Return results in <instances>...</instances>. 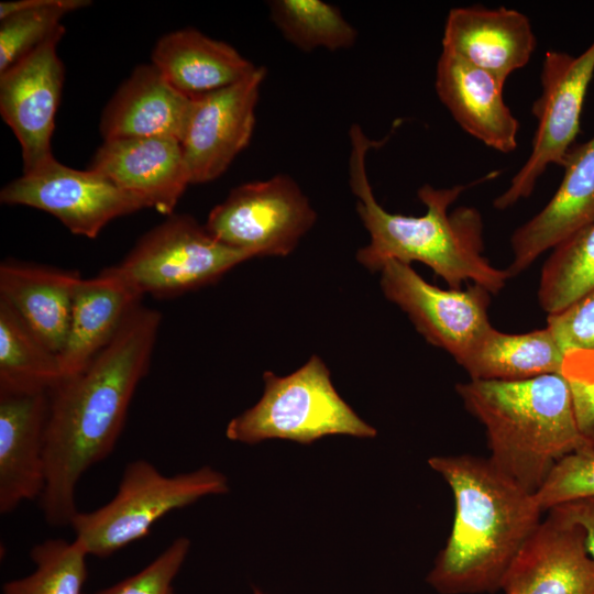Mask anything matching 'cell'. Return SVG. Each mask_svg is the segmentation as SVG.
<instances>
[{
    "label": "cell",
    "mask_w": 594,
    "mask_h": 594,
    "mask_svg": "<svg viewBox=\"0 0 594 594\" xmlns=\"http://www.w3.org/2000/svg\"><path fill=\"white\" fill-rule=\"evenodd\" d=\"M561 183L548 204L510 238L509 278L526 271L542 253L594 222V135L572 146Z\"/></svg>",
    "instance_id": "16"
},
{
    "label": "cell",
    "mask_w": 594,
    "mask_h": 594,
    "mask_svg": "<svg viewBox=\"0 0 594 594\" xmlns=\"http://www.w3.org/2000/svg\"><path fill=\"white\" fill-rule=\"evenodd\" d=\"M554 508L582 528L586 550L594 560V497L573 501Z\"/></svg>",
    "instance_id": "34"
},
{
    "label": "cell",
    "mask_w": 594,
    "mask_h": 594,
    "mask_svg": "<svg viewBox=\"0 0 594 594\" xmlns=\"http://www.w3.org/2000/svg\"><path fill=\"white\" fill-rule=\"evenodd\" d=\"M152 64L189 98L234 85L257 67L230 44L191 28L161 37L153 48Z\"/></svg>",
    "instance_id": "23"
},
{
    "label": "cell",
    "mask_w": 594,
    "mask_h": 594,
    "mask_svg": "<svg viewBox=\"0 0 594 594\" xmlns=\"http://www.w3.org/2000/svg\"><path fill=\"white\" fill-rule=\"evenodd\" d=\"M252 258L213 238L189 215H170L111 266L141 296L175 297L217 282Z\"/></svg>",
    "instance_id": "7"
},
{
    "label": "cell",
    "mask_w": 594,
    "mask_h": 594,
    "mask_svg": "<svg viewBox=\"0 0 594 594\" xmlns=\"http://www.w3.org/2000/svg\"><path fill=\"white\" fill-rule=\"evenodd\" d=\"M455 389L485 428L488 459L532 494L562 458L585 447L561 374L514 382L470 380Z\"/></svg>",
    "instance_id": "4"
},
{
    "label": "cell",
    "mask_w": 594,
    "mask_h": 594,
    "mask_svg": "<svg viewBox=\"0 0 594 594\" xmlns=\"http://www.w3.org/2000/svg\"><path fill=\"white\" fill-rule=\"evenodd\" d=\"M88 552L80 540L47 539L30 552L34 571L3 584V594H82Z\"/></svg>",
    "instance_id": "29"
},
{
    "label": "cell",
    "mask_w": 594,
    "mask_h": 594,
    "mask_svg": "<svg viewBox=\"0 0 594 594\" xmlns=\"http://www.w3.org/2000/svg\"><path fill=\"white\" fill-rule=\"evenodd\" d=\"M569 383L578 428L585 447L594 449V378H565Z\"/></svg>",
    "instance_id": "33"
},
{
    "label": "cell",
    "mask_w": 594,
    "mask_h": 594,
    "mask_svg": "<svg viewBox=\"0 0 594 594\" xmlns=\"http://www.w3.org/2000/svg\"><path fill=\"white\" fill-rule=\"evenodd\" d=\"M87 0H16L0 3V73L51 37L69 12Z\"/></svg>",
    "instance_id": "27"
},
{
    "label": "cell",
    "mask_w": 594,
    "mask_h": 594,
    "mask_svg": "<svg viewBox=\"0 0 594 594\" xmlns=\"http://www.w3.org/2000/svg\"><path fill=\"white\" fill-rule=\"evenodd\" d=\"M561 374L566 378H594V350L565 353Z\"/></svg>",
    "instance_id": "35"
},
{
    "label": "cell",
    "mask_w": 594,
    "mask_h": 594,
    "mask_svg": "<svg viewBox=\"0 0 594 594\" xmlns=\"http://www.w3.org/2000/svg\"><path fill=\"white\" fill-rule=\"evenodd\" d=\"M594 289V222L552 249L543 263L538 301L547 315L571 306Z\"/></svg>",
    "instance_id": "26"
},
{
    "label": "cell",
    "mask_w": 594,
    "mask_h": 594,
    "mask_svg": "<svg viewBox=\"0 0 594 594\" xmlns=\"http://www.w3.org/2000/svg\"><path fill=\"white\" fill-rule=\"evenodd\" d=\"M349 183L356 198V212L370 233V243L360 249L356 260L371 272H381L391 260L429 266L450 288L461 289L468 282L498 294L509 279L506 268L495 267L484 255L483 219L474 207H450L464 191V185L418 189L426 206L422 216H405L385 210L375 199L366 173L367 152L377 142L359 125L350 129Z\"/></svg>",
    "instance_id": "2"
},
{
    "label": "cell",
    "mask_w": 594,
    "mask_h": 594,
    "mask_svg": "<svg viewBox=\"0 0 594 594\" xmlns=\"http://www.w3.org/2000/svg\"><path fill=\"white\" fill-rule=\"evenodd\" d=\"M63 380L58 355L0 300V392H51Z\"/></svg>",
    "instance_id": "25"
},
{
    "label": "cell",
    "mask_w": 594,
    "mask_h": 594,
    "mask_svg": "<svg viewBox=\"0 0 594 594\" xmlns=\"http://www.w3.org/2000/svg\"><path fill=\"white\" fill-rule=\"evenodd\" d=\"M189 548V539L178 537L140 572L95 594H173L172 583Z\"/></svg>",
    "instance_id": "31"
},
{
    "label": "cell",
    "mask_w": 594,
    "mask_h": 594,
    "mask_svg": "<svg viewBox=\"0 0 594 594\" xmlns=\"http://www.w3.org/2000/svg\"><path fill=\"white\" fill-rule=\"evenodd\" d=\"M263 380L262 398L228 424V439L250 444L273 438L311 443L328 435L373 438L377 433L341 398L317 355L287 376L267 371Z\"/></svg>",
    "instance_id": "5"
},
{
    "label": "cell",
    "mask_w": 594,
    "mask_h": 594,
    "mask_svg": "<svg viewBox=\"0 0 594 594\" xmlns=\"http://www.w3.org/2000/svg\"><path fill=\"white\" fill-rule=\"evenodd\" d=\"M80 279L76 271L6 260L0 265V300L58 355L66 341Z\"/></svg>",
    "instance_id": "22"
},
{
    "label": "cell",
    "mask_w": 594,
    "mask_h": 594,
    "mask_svg": "<svg viewBox=\"0 0 594 594\" xmlns=\"http://www.w3.org/2000/svg\"><path fill=\"white\" fill-rule=\"evenodd\" d=\"M547 327L564 353L594 350V289L562 311L548 315Z\"/></svg>",
    "instance_id": "32"
},
{
    "label": "cell",
    "mask_w": 594,
    "mask_h": 594,
    "mask_svg": "<svg viewBox=\"0 0 594 594\" xmlns=\"http://www.w3.org/2000/svg\"><path fill=\"white\" fill-rule=\"evenodd\" d=\"M174 594V593H173Z\"/></svg>",
    "instance_id": "37"
},
{
    "label": "cell",
    "mask_w": 594,
    "mask_h": 594,
    "mask_svg": "<svg viewBox=\"0 0 594 594\" xmlns=\"http://www.w3.org/2000/svg\"><path fill=\"white\" fill-rule=\"evenodd\" d=\"M228 491L227 477L210 466L165 475L140 459L127 464L111 501L92 512H78L70 526L89 556L109 557L146 537L170 512Z\"/></svg>",
    "instance_id": "6"
},
{
    "label": "cell",
    "mask_w": 594,
    "mask_h": 594,
    "mask_svg": "<svg viewBox=\"0 0 594 594\" xmlns=\"http://www.w3.org/2000/svg\"><path fill=\"white\" fill-rule=\"evenodd\" d=\"M546 513L501 590L505 594H594V560L582 528L556 508Z\"/></svg>",
    "instance_id": "14"
},
{
    "label": "cell",
    "mask_w": 594,
    "mask_h": 594,
    "mask_svg": "<svg viewBox=\"0 0 594 594\" xmlns=\"http://www.w3.org/2000/svg\"><path fill=\"white\" fill-rule=\"evenodd\" d=\"M504 85L492 74L443 50L436 68V91L455 122L502 153L517 147L519 122L506 105Z\"/></svg>",
    "instance_id": "19"
},
{
    "label": "cell",
    "mask_w": 594,
    "mask_h": 594,
    "mask_svg": "<svg viewBox=\"0 0 594 594\" xmlns=\"http://www.w3.org/2000/svg\"><path fill=\"white\" fill-rule=\"evenodd\" d=\"M268 7L283 36L301 51L345 50L356 42L354 26L330 3L321 0H273Z\"/></svg>",
    "instance_id": "28"
},
{
    "label": "cell",
    "mask_w": 594,
    "mask_h": 594,
    "mask_svg": "<svg viewBox=\"0 0 594 594\" xmlns=\"http://www.w3.org/2000/svg\"><path fill=\"white\" fill-rule=\"evenodd\" d=\"M89 169L167 216L191 184L182 144L170 139L103 141Z\"/></svg>",
    "instance_id": "17"
},
{
    "label": "cell",
    "mask_w": 594,
    "mask_h": 594,
    "mask_svg": "<svg viewBox=\"0 0 594 594\" xmlns=\"http://www.w3.org/2000/svg\"><path fill=\"white\" fill-rule=\"evenodd\" d=\"M535 497L543 513L565 503L594 497V449L583 447L562 458Z\"/></svg>",
    "instance_id": "30"
},
{
    "label": "cell",
    "mask_w": 594,
    "mask_h": 594,
    "mask_svg": "<svg viewBox=\"0 0 594 594\" xmlns=\"http://www.w3.org/2000/svg\"><path fill=\"white\" fill-rule=\"evenodd\" d=\"M564 355L548 327L518 334L492 327L461 366L471 380L514 382L560 374Z\"/></svg>",
    "instance_id": "24"
},
{
    "label": "cell",
    "mask_w": 594,
    "mask_h": 594,
    "mask_svg": "<svg viewBox=\"0 0 594 594\" xmlns=\"http://www.w3.org/2000/svg\"><path fill=\"white\" fill-rule=\"evenodd\" d=\"M254 594H264V593H263L262 591L255 588V590H254Z\"/></svg>",
    "instance_id": "36"
},
{
    "label": "cell",
    "mask_w": 594,
    "mask_h": 594,
    "mask_svg": "<svg viewBox=\"0 0 594 594\" xmlns=\"http://www.w3.org/2000/svg\"><path fill=\"white\" fill-rule=\"evenodd\" d=\"M266 68L257 66L241 81L193 98L180 142L191 184L219 178L250 143L255 108Z\"/></svg>",
    "instance_id": "13"
},
{
    "label": "cell",
    "mask_w": 594,
    "mask_h": 594,
    "mask_svg": "<svg viewBox=\"0 0 594 594\" xmlns=\"http://www.w3.org/2000/svg\"><path fill=\"white\" fill-rule=\"evenodd\" d=\"M50 392H0V513L40 499L46 484Z\"/></svg>",
    "instance_id": "15"
},
{
    "label": "cell",
    "mask_w": 594,
    "mask_h": 594,
    "mask_svg": "<svg viewBox=\"0 0 594 594\" xmlns=\"http://www.w3.org/2000/svg\"><path fill=\"white\" fill-rule=\"evenodd\" d=\"M142 296L106 268L76 287L66 341L58 361L63 378L82 372L111 342ZM63 380V381H64Z\"/></svg>",
    "instance_id": "21"
},
{
    "label": "cell",
    "mask_w": 594,
    "mask_h": 594,
    "mask_svg": "<svg viewBox=\"0 0 594 594\" xmlns=\"http://www.w3.org/2000/svg\"><path fill=\"white\" fill-rule=\"evenodd\" d=\"M428 463L451 487L454 517L427 582L441 594L501 590L541 521L543 512L535 494L490 459L461 454L432 457Z\"/></svg>",
    "instance_id": "3"
},
{
    "label": "cell",
    "mask_w": 594,
    "mask_h": 594,
    "mask_svg": "<svg viewBox=\"0 0 594 594\" xmlns=\"http://www.w3.org/2000/svg\"><path fill=\"white\" fill-rule=\"evenodd\" d=\"M0 200L48 212L72 233L89 239L111 220L146 208L142 199L103 175L68 167L55 158L7 184Z\"/></svg>",
    "instance_id": "11"
},
{
    "label": "cell",
    "mask_w": 594,
    "mask_h": 594,
    "mask_svg": "<svg viewBox=\"0 0 594 594\" xmlns=\"http://www.w3.org/2000/svg\"><path fill=\"white\" fill-rule=\"evenodd\" d=\"M62 25L51 37L18 63L0 73V113L22 151L23 174L55 158L51 140L65 70L57 45Z\"/></svg>",
    "instance_id": "12"
},
{
    "label": "cell",
    "mask_w": 594,
    "mask_h": 594,
    "mask_svg": "<svg viewBox=\"0 0 594 594\" xmlns=\"http://www.w3.org/2000/svg\"><path fill=\"white\" fill-rule=\"evenodd\" d=\"M317 213L298 184L278 174L243 184L210 211L205 228L223 244L255 256H286Z\"/></svg>",
    "instance_id": "9"
},
{
    "label": "cell",
    "mask_w": 594,
    "mask_h": 594,
    "mask_svg": "<svg viewBox=\"0 0 594 594\" xmlns=\"http://www.w3.org/2000/svg\"><path fill=\"white\" fill-rule=\"evenodd\" d=\"M161 319L157 310L138 305L82 372L50 392L46 484L40 503L52 526L70 525L78 513L80 477L113 450L147 373Z\"/></svg>",
    "instance_id": "1"
},
{
    "label": "cell",
    "mask_w": 594,
    "mask_h": 594,
    "mask_svg": "<svg viewBox=\"0 0 594 594\" xmlns=\"http://www.w3.org/2000/svg\"><path fill=\"white\" fill-rule=\"evenodd\" d=\"M193 98L175 89L153 65L134 68L112 96L100 119L103 141L170 139L182 142Z\"/></svg>",
    "instance_id": "20"
},
{
    "label": "cell",
    "mask_w": 594,
    "mask_h": 594,
    "mask_svg": "<svg viewBox=\"0 0 594 594\" xmlns=\"http://www.w3.org/2000/svg\"><path fill=\"white\" fill-rule=\"evenodd\" d=\"M594 76V41L578 56L548 51L540 73L541 95L531 112L537 120L531 152L513 176L509 186L495 198L505 210L528 198L550 165H563L580 132L585 96Z\"/></svg>",
    "instance_id": "8"
},
{
    "label": "cell",
    "mask_w": 594,
    "mask_h": 594,
    "mask_svg": "<svg viewBox=\"0 0 594 594\" xmlns=\"http://www.w3.org/2000/svg\"><path fill=\"white\" fill-rule=\"evenodd\" d=\"M384 296L407 314L430 344L462 365L493 327L488 319L491 293L472 284L465 289H441L426 282L410 264L391 260L381 270Z\"/></svg>",
    "instance_id": "10"
},
{
    "label": "cell",
    "mask_w": 594,
    "mask_h": 594,
    "mask_svg": "<svg viewBox=\"0 0 594 594\" xmlns=\"http://www.w3.org/2000/svg\"><path fill=\"white\" fill-rule=\"evenodd\" d=\"M536 46L528 16L514 9L457 7L449 11L444 23L442 48L503 84L528 64Z\"/></svg>",
    "instance_id": "18"
}]
</instances>
